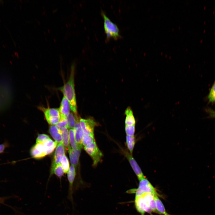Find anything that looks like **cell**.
I'll return each instance as SVG.
<instances>
[{
	"mask_svg": "<svg viewBox=\"0 0 215 215\" xmlns=\"http://www.w3.org/2000/svg\"><path fill=\"white\" fill-rule=\"evenodd\" d=\"M38 108L43 113L46 120L50 125H55L59 121L60 114L59 109L41 106L39 107Z\"/></svg>",
	"mask_w": 215,
	"mask_h": 215,
	"instance_id": "cell-6",
	"label": "cell"
},
{
	"mask_svg": "<svg viewBox=\"0 0 215 215\" xmlns=\"http://www.w3.org/2000/svg\"><path fill=\"white\" fill-rule=\"evenodd\" d=\"M64 171L62 167L61 163L57 164L54 167L52 172L50 173V175L55 174L61 179L62 176L63 175Z\"/></svg>",
	"mask_w": 215,
	"mask_h": 215,
	"instance_id": "cell-24",
	"label": "cell"
},
{
	"mask_svg": "<svg viewBox=\"0 0 215 215\" xmlns=\"http://www.w3.org/2000/svg\"><path fill=\"white\" fill-rule=\"evenodd\" d=\"M214 82L215 83V82Z\"/></svg>",
	"mask_w": 215,
	"mask_h": 215,
	"instance_id": "cell-34",
	"label": "cell"
},
{
	"mask_svg": "<svg viewBox=\"0 0 215 215\" xmlns=\"http://www.w3.org/2000/svg\"><path fill=\"white\" fill-rule=\"evenodd\" d=\"M62 142L64 146L67 150L70 147V145L69 131L67 128L62 130L61 131Z\"/></svg>",
	"mask_w": 215,
	"mask_h": 215,
	"instance_id": "cell-19",
	"label": "cell"
},
{
	"mask_svg": "<svg viewBox=\"0 0 215 215\" xmlns=\"http://www.w3.org/2000/svg\"><path fill=\"white\" fill-rule=\"evenodd\" d=\"M101 15L104 19V29L107 39L113 38L117 39L119 38L121 36L117 25L111 20L103 11L101 12Z\"/></svg>",
	"mask_w": 215,
	"mask_h": 215,
	"instance_id": "cell-3",
	"label": "cell"
},
{
	"mask_svg": "<svg viewBox=\"0 0 215 215\" xmlns=\"http://www.w3.org/2000/svg\"><path fill=\"white\" fill-rule=\"evenodd\" d=\"M50 139L49 136L45 134H39L38 136L36 139V143L43 144Z\"/></svg>",
	"mask_w": 215,
	"mask_h": 215,
	"instance_id": "cell-30",
	"label": "cell"
},
{
	"mask_svg": "<svg viewBox=\"0 0 215 215\" xmlns=\"http://www.w3.org/2000/svg\"><path fill=\"white\" fill-rule=\"evenodd\" d=\"M69 135L70 143L71 148L74 150L77 149L79 147L76 140L74 129H69Z\"/></svg>",
	"mask_w": 215,
	"mask_h": 215,
	"instance_id": "cell-21",
	"label": "cell"
},
{
	"mask_svg": "<svg viewBox=\"0 0 215 215\" xmlns=\"http://www.w3.org/2000/svg\"><path fill=\"white\" fill-rule=\"evenodd\" d=\"M30 154L33 158L36 159H40L46 156L45 154L41 152L37 149L34 146L31 149Z\"/></svg>",
	"mask_w": 215,
	"mask_h": 215,
	"instance_id": "cell-26",
	"label": "cell"
},
{
	"mask_svg": "<svg viewBox=\"0 0 215 215\" xmlns=\"http://www.w3.org/2000/svg\"><path fill=\"white\" fill-rule=\"evenodd\" d=\"M208 99L209 102H215V83L214 82L210 90L208 96Z\"/></svg>",
	"mask_w": 215,
	"mask_h": 215,
	"instance_id": "cell-28",
	"label": "cell"
},
{
	"mask_svg": "<svg viewBox=\"0 0 215 215\" xmlns=\"http://www.w3.org/2000/svg\"><path fill=\"white\" fill-rule=\"evenodd\" d=\"M139 181L138 188L136 189L130 190L127 191V192L131 193L134 191L135 193V197L140 196L144 194L148 193L157 194L155 188L145 177Z\"/></svg>",
	"mask_w": 215,
	"mask_h": 215,
	"instance_id": "cell-7",
	"label": "cell"
},
{
	"mask_svg": "<svg viewBox=\"0 0 215 215\" xmlns=\"http://www.w3.org/2000/svg\"><path fill=\"white\" fill-rule=\"evenodd\" d=\"M126 142L127 148L130 153L132 154L133 150L136 142V138L134 136L126 135Z\"/></svg>",
	"mask_w": 215,
	"mask_h": 215,
	"instance_id": "cell-20",
	"label": "cell"
},
{
	"mask_svg": "<svg viewBox=\"0 0 215 215\" xmlns=\"http://www.w3.org/2000/svg\"><path fill=\"white\" fill-rule=\"evenodd\" d=\"M9 143L7 141H5L2 144H0V154L4 153L5 149L9 147Z\"/></svg>",
	"mask_w": 215,
	"mask_h": 215,
	"instance_id": "cell-31",
	"label": "cell"
},
{
	"mask_svg": "<svg viewBox=\"0 0 215 215\" xmlns=\"http://www.w3.org/2000/svg\"><path fill=\"white\" fill-rule=\"evenodd\" d=\"M74 65L73 64L68 80L60 88L59 90L69 102L71 110L75 114H77V107L74 88Z\"/></svg>",
	"mask_w": 215,
	"mask_h": 215,
	"instance_id": "cell-2",
	"label": "cell"
},
{
	"mask_svg": "<svg viewBox=\"0 0 215 215\" xmlns=\"http://www.w3.org/2000/svg\"><path fill=\"white\" fill-rule=\"evenodd\" d=\"M155 194L148 193L137 197H135L134 204L136 210L141 215H144L145 212L150 214L156 213V204L154 199Z\"/></svg>",
	"mask_w": 215,
	"mask_h": 215,
	"instance_id": "cell-1",
	"label": "cell"
},
{
	"mask_svg": "<svg viewBox=\"0 0 215 215\" xmlns=\"http://www.w3.org/2000/svg\"><path fill=\"white\" fill-rule=\"evenodd\" d=\"M135 125L128 126L125 125V130L126 135L134 136L135 132Z\"/></svg>",
	"mask_w": 215,
	"mask_h": 215,
	"instance_id": "cell-29",
	"label": "cell"
},
{
	"mask_svg": "<svg viewBox=\"0 0 215 215\" xmlns=\"http://www.w3.org/2000/svg\"><path fill=\"white\" fill-rule=\"evenodd\" d=\"M5 200V199L3 198L0 197V203H2L4 202Z\"/></svg>",
	"mask_w": 215,
	"mask_h": 215,
	"instance_id": "cell-33",
	"label": "cell"
},
{
	"mask_svg": "<svg viewBox=\"0 0 215 215\" xmlns=\"http://www.w3.org/2000/svg\"><path fill=\"white\" fill-rule=\"evenodd\" d=\"M58 143L53 141L50 139L43 143L46 155L51 153L55 150Z\"/></svg>",
	"mask_w": 215,
	"mask_h": 215,
	"instance_id": "cell-16",
	"label": "cell"
},
{
	"mask_svg": "<svg viewBox=\"0 0 215 215\" xmlns=\"http://www.w3.org/2000/svg\"><path fill=\"white\" fill-rule=\"evenodd\" d=\"M70 105L67 100L63 97L60 103L59 110L60 115L67 117L70 113Z\"/></svg>",
	"mask_w": 215,
	"mask_h": 215,
	"instance_id": "cell-14",
	"label": "cell"
},
{
	"mask_svg": "<svg viewBox=\"0 0 215 215\" xmlns=\"http://www.w3.org/2000/svg\"><path fill=\"white\" fill-rule=\"evenodd\" d=\"M68 128L74 129L76 122L75 114L73 112L70 113L67 117Z\"/></svg>",
	"mask_w": 215,
	"mask_h": 215,
	"instance_id": "cell-22",
	"label": "cell"
},
{
	"mask_svg": "<svg viewBox=\"0 0 215 215\" xmlns=\"http://www.w3.org/2000/svg\"><path fill=\"white\" fill-rule=\"evenodd\" d=\"M64 155V146L62 142L59 143L56 149L52 165L51 173L52 172L55 166L57 164L61 163V160Z\"/></svg>",
	"mask_w": 215,
	"mask_h": 215,
	"instance_id": "cell-12",
	"label": "cell"
},
{
	"mask_svg": "<svg viewBox=\"0 0 215 215\" xmlns=\"http://www.w3.org/2000/svg\"><path fill=\"white\" fill-rule=\"evenodd\" d=\"M49 131L56 142L58 143L62 142L61 132L55 125H51L49 128Z\"/></svg>",
	"mask_w": 215,
	"mask_h": 215,
	"instance_id": "cell-15",
	"label": "cell"
},
{
	"mask_svg": "<svg viewBox=\"0 0 215 215\" xmlns=\"http://www.w3.org/2000/svg\"><path fill=\"white\" fill-rule=\"evenodd\" d=\"M67 179L69 183L68 199L73 203V184L76 175L75 167L71 165L67 173Z\"/></svg>",
	"mask_w": 215,
	"mask_h": 215,
	"instance_id": "cell-10",
	"label": "cell"
},
{
	"mask_svg": "<svg viewBox=\"0 0 215 215\" xmlns=\"http://www.w3.org/2000/svg\"><path fill=\"white\" fill-rule=\"evenodd\" d=\"M154 199L156 204V213L161 215H169L166 212L162 203L158 196L157 194L155 195Z\"/></svg>",
	"mask_w": 215,
	"mask_h": 215,
	"instance_id": "cell-18",
	"label": "cell"
},
{
	"mask_svg": "<svg viewBox=\"0 0 215 215\" xmlns=\"http://www.w3.org/2000/svg\"><path fill=\"white\" fill-rule=\"evenodd\" d=\"M80 123L84 133L94 135V128L97 124L93 119L89 118L85 119L80 118Z\"/></svg>",
	"mask_w": 215,
	"mask_h": 215,
	"instance_id": "cell-9",
	"label": "cell"
},
{
	"mask_svg": "<svg viewBox=\"0 0 215 215\" xmlns=\"http://www.w3.org/2000/svg\"><path fill=\"white\" fill-rule=\"evenodd\" d=\"M95 141L94 135H89L84 133L82 139L83 146H85L92 142Z\"/></svg>",
	"mask_w": 215,
	"mask_h": 215,
	"instance_id": "cell-25",
	"label": "cell"
},
{
	"mask_svg": "<svg viewBox=\"0 0 215 215\" xmlns=\"http://www.w3.org/2000/svg\"><path fill=\"white\" fill-rule=\"evenodd\" d=\"M12 99V92L9 86L4 82L0 83V111L9 107Z\"/></svg>",
	"mask_w": 215,
	"mask_h": 215,
	"instance_id": "cell-4",
	"label": "cell"
},
{
	"mask_svg": "<svg viewBox=\"0 0 215 215\" xmlns=\"http://www.w3.org/2000/svg\"><path fill=\"white\" fill-rule=\"evenodd\" d=\"M206 111L209 114L208 117L210 118H215V110L211 108H208L206 109Z\"/></svg>",
	"mask_w": 215,
	"mask_h": 215,
	"instance_id": "cell-32",
	"label": "cell"
},
{
	"mask_svg": "<svg viewBox=\"0 0 215 215\" xmlns=\"http://www.w3.org/2000/svg\"><path fill=\"white\" fill-rule=\"evenodd\" d=\"M61 163L64 173H67L70 168V165L68 160L65 155H64L62 159Z\"/></svg>",
	"mask_w": 215,
	"mask_h": 215,
	"instance_id": "cell-27",
	"label": "cell"
},
{
	"mask_svg": "<svg viewBox=\"0 0 215 215\" xmlns=\"http://www.w3.org/2000/svg\"><path fill=\"white\" fill-rule=\"evenodd\" d=\"M121 150L129 161L133 170L139 181L145 177L137 162L131 154L126 150L120 148Z\"/></svg>",
	"mask_w": 215,
	"mask_h": 215,
	"instance_id": "cell-8",
	"label": "cell"
},
{
	"mask_svg": "<svg viewBox=\"0 0 215 215\" xmlns=\"http://www.w3.org/2000/svg\"><path fill=\"white\" fill-rule=\"evenodd\" d=\"M84 148L92 158L93 166L96 167L102 160L103 154L98 148L96 142L90 143L84 146Z\"/></svg>",
	"mask_w": 215,
	"mask_h": 215,
	"instance_id": "cell-5",
	"label": "cell"
},
{
	"mask_svg": "<svg viewBox=\"0 0 215 215\" xmlns=\"http://www.w3.org/2000/svg\"><path fill=\"white\" fill-rule=\"evenodd\" d=\"M125 113L126 116L125 125L130 126L135 125L136 121L132 110L130 107H128L125 110Z\"/></svg>",
	"mask_w": 215,
	"mask_h": 215,
	"instance_id": "cell-17",
	"label": "cell"
},
{
	"mask_svg": "<svg viewBox=\"0 0 215 215\" xmlns=\"http://www.w3.org/2000/svg\"><path fill=\"white\" fill-rule=\"evenodd\" d=\"M76 122L74 129L76 140L78 147L82 148L83 147L82 139L84 134L80 123V119L78 114H75Z\"/></svg>",
	"mask_w": 215,
	"mask_h": 215,
	"instance_id": "cell-11",
	"label": "cell"
},
{
	"mask_svg": "<svg viewBox=\"0 0 215 215\" xmlns=\"http://www.w3.org/2000/svg\"><path fill=\"white\" fill-rule=\"evenodd\" d=\"M81 149L79 147L77 149L74 150L70 147L68 150L71 163L75 168L78 163Z\"/></svg>",
	"mask_w": 215,
	"mask_h": 215,
	"instance_id": "cell-13",
	"label": "cell"
},
{
	"mask_svg": "<svg viewBox=\"0 0 215 215\" xmlns=\"http://www.w3.org/2000/svg\"><path fill=\"white\" fill-rule=\"evenodd\" d=\"M55 125L61 131L64 129L68 128L67 117L60 115V120Z\"/></svg>",
	"mask_w": 215,
	"mask_h": 215,
	"instance_id": "cell-23",
	"label": "cell"
}]
</instances>
